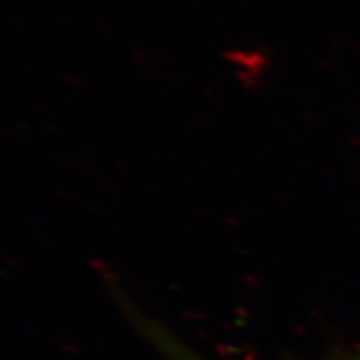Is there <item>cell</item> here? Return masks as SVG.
Returning <instances> with one entry per match:
<instances>
[{"label": "cell", "instance_id": "6da1fadb", "mask_svg": "<svg viewBox=\"0 0 360 360\" xmlns=\"http://www.w3.org/2000/svg\"><path fill=\"white\" fill-rule=\"evenodd\" d=\"M147 339L152 342V345L160 349L165 357L169 360H207L197 352H193L191 347H187L184 342H180L177 337H174L169 330L159 323H152L147 328ZM350 360H360V357L350 359Z\"/></svg>", "mask_w": 360, "mask_h": 360}]
</instances>
